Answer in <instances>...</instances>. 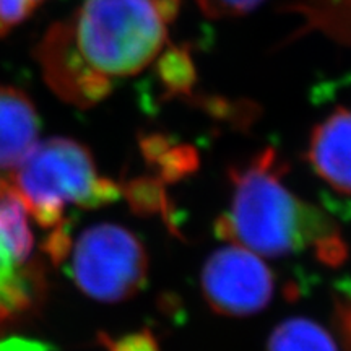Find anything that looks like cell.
Returning <instances> with one entry per match:
<instances>
[{"instance_id": "cell-16", "label": "cell", "mask_w": 351, "mask_h": 351, "mask_svg": "<svg viewBox=\"0 0 351 351\" xmlns=\"http://www.w3.org/2000/svg\"><path fill=\"white\" fill-rule=\"evenodd\" d=\"M200 12L213 20L243 16L261 5L263 0H195Z\"/></svg>"}, {"instance_id": "cell-1", "label": "cell", "mask_w": 351, "mask_h": 351, "mask_svg": "<svg viewBox=\"0 0 351 351\" xmlns=\"http://www.w3.org/2000/svg\"><path fill=\"white\" fill-rule=\"evenodd\" d=\"M179 8L181 0H85L39 41L44 82L67 104L95 106L155 62Z\"/></svg>"}, {"instance_id": "cell-10", "label": "cell", "mask_w": 351, "mask_h": 351, "mask_svg": "<svg viewBox=\"0 0 351 351\" xmlns=\"http://www.w3.org/2000/svg\"><path fill=\"white\" fill-rule=\"evenodd\" d=\"M143 156L148 163L156 166L165 181H178L197 168V153L189 145L171 143L166 135H145L140 142Z\"/></svg>"}, {"instance_id": "cell-18", "label": "cell", "mask_w": 351, "mask_h": 351, "mask_svg": "<svg viewBox=\"0 0 351 351\" xmlns=\"http://www.w3.org/2000/svg\"><path fill=\"white\" fill-rule=\"evenodd\" d=\"M339 317L341 322V330L345 333V339L351 343V304L339 307Z\"/></svg>"}, {"instance_id": "cell-6", "label": "cell", "mask_w": 351, "mask_h": 351, "mask_svg": "<svg viewBox=\"0 0 351 351\" xmlns=\"http://www.w3.org/2000/svg\"><path fill=\"white\" fill-rule=\"evenodd\" d=\"M306 156L322 181L351 195V109L337 108L314 127Z\"/></svg>"}, {"instance_id": "cell-5", "label": "cell", "mask_w": 351, "mask_h": 351, "mask_svg": "<svg viewBox=\"0 0 351 351\" xmlns=\"http://www.w3.org/2000/svg\"><path fill=\"white\" fill-rule=\"evenodd\" d=\"M202 293L217 314L245 317L261 313L275 293L271 270L258 254L230 244L218 249L202 270Z\"/></svg>"}, {"instance_id": "cell-17", "label": "cell", "mask_w": 351, "mask_h": 351, "mask_svg": "<svg viewBox=\"0 0 351 351\" xmlns=\"http://www.w3.org/2000/svg\"><path fill=\"white\" fill-rule=\"evenodd\" d=\"M111 351H158L152 335H134L130 339L116 341L111 345Z\"/></svg>"}, {"instance_id": "cell-15", "label": "cell", "mask_w": 351, "mask_h": 351, "mask_svg": "<svg viewBox=\"0 0 351 351\" xmlns=\"http://www.w3.org/2000/svg\"><path fill=\"white\" fill-rule=\"evenodd\" d=\"M46 0H0V38L20 26Z\"/></svg>"}, {"instance_id": "cell-19", "label": "cell", "mask_w": 351, "mask_h": 351, "mask_svg": "<svg viewBox=\"0 0 351 351\" xmlns=\"http://www.w3.org/2000/svg\"><path fill=\"white\" fill-rule=\"evenodd\" d=\"M7 317V313L3 309H0V326H2V322H3V319Z\"/></svg>"}, {"instance_id": "cell-2", "label": "cell", "mask_w": 351, "mask_h": 351, "mask_svg": "<svg viewBox=\"0 0 351 351\" xmlns=\"http://www.w3.org/2000/svg\"><path fill=\"white\" fill-rule=\"evenodd\" d=\"M285 171L274 148L232 168V199L217 221L218 234L261 257L313 251L326 265H340L348 251L339 226L322 208L298 199L285 186Z\"/></svg>"}, {"instance_id": "cell-14", "label": "cell", "mask_w": 351, "mask_h": 351, "mask_svg": "<svg viewBox=\"0 0 351 351\" xmlns=\"http://www.w3.org/2000/svg\"><path fill=\"white\" fill-rule=\"evenodd\" d=\"M125 194L129 195L132 205L142 208V212L166 207V194L160 179H135L125 187Z\"/></svg>"}, {"instance_id": "cell-3", "label": "cell", "mask_w": 351, "mask_h": 351, "mask_svg": "<svg viewBox=\"0 0 351 351\" xmlns=\"http://www.w3.org/2000/svg\"><path fill=\"white\" fill-rule=\"evenodd\" d=\"M8 181L26 210L44 228L64 230L67 207L98 208L112 204L121 187L98 173L86 147L70 138H49L26 155Z\"/></svg>"}, {"instance_id": "cell-9", "label": "cell", "mask_w": 351, "mask_h": 351, "mask_svg": "<svg viewBox=\"0 0 351 351\" xmlns=\"http://www.w3.org/2000/svg\"><path fill=\"white\" fill-rule=\"evenodd\" d=\"M26 213L28 210L12 182L0 178V236L15 261L28 269L33 252V234Z\"/></svg>"}, {"instance_id": "cell-12", "label": "cell", "mask_w": 351, "mask_h": 351, "mask_svg": "<svg viewBox=\"0 0 351 351\" xmlns=\"http://www.w3.org/2000/svg\"><path fill=\"white\" fill-rule=\"evenodd\" d=\"M34 283L28 269L21 267L0 236V309L20 313L33 300Z\"/></svg>"}, {"instance_id": "cell-4", "label": "cell", "mask_w": 351, "mask_h": 351, "mask_svg": "<svg viewBox=\"0 0 351 351\" xmlns=\"http://www.w3.org/2000/svg\"><path fill=\"white\" fill-rule=\"evenodd\" d=\"M72 275L82 291L93 300L124 301L145 285L147 251L125 228L111 223L96 225L73 245Z\"/></svg>"}, {"instance_id": "cell-13", "label": "cell", "mask_w": 351, "mask_h": 351, "mask_svg": "<svg viewBox=\"0 0 351 351\" xmlns=\"http://www.w3.org/2000/svg\"><path fill=\"white\" fill-rule=\"evenodd\" d=\"M156 77L163 86L165 98L191 95L197 80V70L186 46H171L156 59Z\"/></svg>"}, {"instance_id": "cell-11", "label": "cell", "mask_w": 351, "mask_h": 351, "mask_svg": "<svg viewBox=\"0 0 351 351\" xmlns=\"http://www.w3.org/2000/svg\"><path fill=\"white\" fill-rule=\"evenodd\" d=\"M267 351H339L322 326L304 317L288 319L271 332Z\"/></svg>"}, {"instance_id": "cell-7", "label": "cell", "mask_w": 351, "mask_h": 351, "mask_svg": "<svg viewBox=\"0 0 351 351\" xmlns=\"http://www.w3.org/2000/svg\"><path fill=\"white\" fill-rule=\"evenodd\" d=\"M39 117L28 95L0 86V171H15L36 145Z\"/></svg>"}, {"instance_id": "cell-8", "label": "cell", "mask_w": 351, "mask_h": 351, "mask_svg": "<svg viewBox=\"0 0 351 351\" xmlns=\"http://www.w3.org/2000/svg\"><path fill=\"white\" fill-rule=\"evenodd\" d=\"M283 10L302 16L296 38L319 32L351 46V0H300L285 5Z\"/></svg>"}]
</instances>
